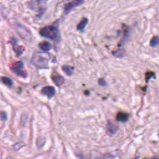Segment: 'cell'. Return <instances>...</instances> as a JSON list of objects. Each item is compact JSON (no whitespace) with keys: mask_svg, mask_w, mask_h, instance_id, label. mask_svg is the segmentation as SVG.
<instances>
[{"mask_svg":"<svg viewBox=\"0 0 159 159\" xmlns=\"http://www.w3.org/2000/svg\"><path fill=\"white\" fill-rule=\"evenodd\" d=\"M46 1H32L29 2V7L31 10L36 11L42 16L46 10Z\"/></svg>","mask_w":159,"mask_h":159,"instance_id":"277c9868","label":"cell"},{"mask_svg":"<svg viewBox=\"0 0 159 159\" xmlns=\"http://www.w3.org/2000/svg\"><path fill=\"white\" fill-rule=\"evenodd\" d=\"M39 47L41 50L45 51V52L49 51L50 50H51V48H52V46L51 44L47 41H44V42H42L40 44H39Z\"/></svg>","mask_w":159,"mask_h":159,"instance_id":"8fae6325","label":"cell"},{"mask_svg":"<svg viewBox=\"0 0 159 159\" xmlns=\"http://www.w3.org/2000/svg\"><path fill=\"white\" fill-rule=\"evenodd\" d=\"M159 44V36H154L153 37L151 41H150V45L151 47H156Z\"/></svg>","mask_w":159,"mask_h":159,"instance_id":"2e32d148","label":"cell"},{"mask_svg":"<svg viewBox=\"0 0 159 159\" xmlns=\"http://www.w3.org/2000/svg\"><path fill=\"white\" fill-rule=\"evenodd\" d=\"M98 84H99L100 85L103 86H106L107 85V83L106 82V81L104 80H103V79H99Z\"/></svg>","mask_w":159,"mask_h":159,"instance_id":"44dd1931","label":"cell"},{"mask_svg":"<svg viewBox=\"0 0 159 159\" xmlns=\"http://www.w3.org/2000/svg\"><path fill=\"white\" fill-rule=\"evenodd\" d=\"M24 145V144L22 142L17 143V144H15L14 146H13V149H14L15 151H19V150L23 147Z\"/></svg>","mask_w":159,"mask_h":159,"instance_id":"d6986e66","label":"cell"},{"mask_svg":"<svg viewBox=\"0 0 159 159\" xmlns=\"http://www.w3.org/2000/svg\"><path fill=\"white\" fill-rule=\"evenodd\" d=\"M83 3H84V1H81V0H75V1H72L68 3H66L64 5L65 13V14H68V13L71 11L73 8L81 5Z\"/></svg>","mask_w":159,"mask_h":159,"instance_id":"8992f818","label":"cell"},{"mask_svg":"<svg viewBox=\"0 0 159 159\" xmlns=\"http://www.w3.org/2000/svg\"><path fill=\"white\" fill-rule=\"evenodd\" d=\"M129 114L124 113H119L116 116L117 121L120 122H126L129 119Z\"/></svg>","mask_w":159,"mask_h":159,"instance_id":"7c38bea8","label":"cell"},{"mask_svg":"<svg viewBox=\"0 0 159 159\" xmlns=\"http://www.w3.org/2000/svg\"><path fill=\"white\" fill-rule=\"evenodd\" d=\"M16 30L19 36L26 41H30L32 39V34L29 29L21 23H17L16 25Z\"/></svg>","mask_w":159,"mask_h":159,"instance_id":"3957f363","label":"cell"},{"mask_svg":"<svg viewBox=\"0 0 159 159\" xmlns=\"http://www.w3.org/2000/svg\"><path fill=\"white\" fill-rule=\"evenodd\" d=\"M41 93L44 95L47 96L48 98H52L53 96H55L56 91L54 87L51 86H48L44 87L41 90Z\"/></svg>","mask_w":159,"mask_h":159,"instance_id":"52a82bcc","label":"cell"},{"mask_svg":"<svg viewBox=\"0 0 159 159\" xmlns=\"http://www.w3.org/2000/svg\"><path fill=\"white\" fill-rule=\"evenodd\" d=\"M118 126L111 121H108L107 124V132L109 135H113L118 130Z\"/></svg>","mask_w":159,"mask_h":159,"instance_id":"30bf717a","label":"cell"},{"mask_svg":"<svg viewBox=\"0 0 159 159\" xmlns=\"http://www.w3.org/2000/svg\"><path fill=\"white\" fill-rule=\"evenodd\" d=\"M46 143V139L42 137H40L37 139V146L38 148H42Z\"/></svg>","mask_w":159,"mask_h":159,"instance_id":"ac0fdd59","label":"cell"},{"mask_svg":"<svg viewBox=\"0 0 159 159\" xmlns=\"http://www.w3.org/2000/svg\"><path fill=\"white\" fill-rule=\"evenodd\" d=\"M152 159H159V158H158V157H154Z\"/></svg>","mask_w":159,"mask_h":159,"instance_id":"603a6c76","label":"cell"},{"mask_svg":"<svg viewBox=\"0 0 159 159\" xmlns=\"http://www.w3.org/2000/svg\"><path fill=\"white\" fill-rule=\"evenodd\" d=\"M1 82L8 86H11L13 85V81L12 80V79L6 77H1Z\"/></svg>","mask_w":159,"mask_h":159,"instance_id":"9a60e30c","label":"cell"},{"mask_svg":"<svg viewBox=\"0 0 159 159\" xmlns=\"http://www.w3.org/2000/svg\"><path fill=\"white\" fill-rule=\"evenodd\" d=\"M114 158H115V157H114V156L111 155V154L110 153H107L106 154V155H104L103 159H114Z\"/></svg>","mask_w":159,"mask_h":159,"instance_id":"ffe728a7","label":"cell"},{"mask_svg":"<svg viewBox=\"0 0 159 159\" xmlns=\"http://www.w3.org/2000/svg\"><path fill=\"white\" fill-rule=\"evenodd\" d=\"M62 68L63 72L68 76H71L73 72V68L71 66L64 65Z\"/></svg>","mask_w":159,"mask_h":159,"instance_id":"5bb4252c","label":"cell"},{"mask_svg":"<svg viewBox=\"0 0 159 159\" xmlns=\"http://www.w3.org/2000/svg\"><path fill=\"white\" fill-rule=\"evenodd\" d=\"M6 159H11V158H7Z\"/></svg>","mask_w":159,"mask_h":159,"instance_id":"cb8c5ba5","label":"cell"},{"mask_svg":"<svg viewBox=\"0 0 159 159\" xmlns=\"http://www.w3.org/2000/svg\"><path fill=\"white\" fill-rule=\"evenodd\" d=\"M113 55L114 56L118 57V58H121V57H122L125 55V50L123 48L118 49V50L113 52Z\"/></svg>","mask_w":159,"mask_h":159,"instance_id":"e0dca14e","label":"cell"},{"mask_svg":"<svg viewBox=\"0 0 159 159\" xmlns=\"http://www.w3.org/2000/svg\"><path fill=\"white\" fill-rule=\"evenodd\" d=\"M88 23V19L86 18V17H84V18H83L82 20L80 22V23L77 25V29L78 30H81V31H82V30H83V29L86 27Z\"/></svg>","mask_w":159,"mask_h":159,"instance_id":"4fadbf2b","label":"cell"},{"mask_svg":"<svg viewBox=\"0 0 159 159\" xmlns=\"http://www.w3.org/2000/svg\"><path fill=\"white\" fill-rule=\"evenodd\" d=\"M24 68V63L22 61L16 62L14 64H13L11 67V71L16 73L17 76H19L21 77L25 78L27 77V73L26 71L23 70Z\"/></svg>","mask_w":159,"mask_h":159,"instance_id":"5b68a950","label":"cell"},{"mask_svg":"<svg viewBox=\"0 0 159 159\" xmlns=\"http://www.w3.org/2000/svg\"><path fill=\"white\" fill-rule=\"evenodd\" d=\"M158 136H159V134H158Z\"/></svg>","mask_w":159,"mask_h":159,"instance_id":"484cf974","label":"cell"},{"mask_svg":"<svg viewBox=\"0 0 159 159\" xmlns=\"http://www.w3.org/2000/svg\"><path fill=\"white\" fill-rule=\"evenodd\" d=\"M1 119L2 121H6L7 119V114L6 113L2 111L1 113Z\"/></svg>","mask_w":159,"mask_h":159,"instance_id":"7402d4cb","label":"cell"},{"mask_svg":"<svg viewBox=\"0 0 159 159\" xmlns=\"http://www.w3.org/2000/svg\"><path fill=\"white\" fill-rule=\"evenodd\" d=\"M39 34L41 36L49 39L53 41H59L60 39V33L58 27L55 25L47 26L42 28Z\"/></svg>","mask_w":159,"mask_h":159,"instance_id":"6da1fadb","label":"cell"},{"mask_svg":"<svg viewBox=\"0 0 159 159\" xmlns=\"http://www.w3.org/2000/svg\"><path fill=\"white\" fill-rule=\"evenodd\" d=\"M50 56L47 53L36 52L32 57L31 62L39 68H47Z\"/></svg>","mask_w":159,"mask_h":159,"instance_id":"7a4b0ae2","label":"cell"},{"mask_svg":"<svg viewBox=\"0 0 159 159\" xmlns=\"http://www.w3.org/2000/svg\"><path fill=\"white\" fill-rule=\"evenodd\" d=\"M11 44H12V46L13 48V50H14L17 56L19 57L20 56L24 51V47L21 46H18L17 44V39H11Z\"/></svg>","mask_w":159,"mask_h":159,"instance_id":"ba28073f","label":"cell"},{"mask_svg":"<svg viewBox=\"0 0 159 159\" xmlns=\"http://www.w3.org/2000/svg\"><path fill=\"white\" fill-rule=\"evenodd\" d=\"M52 81L54 82V83L57 86H61L63 84L65 83V79L64 78L60 75L59 74L57 73H53L52 76H51Z\"/></svg>","mask_w":159,"mask_h":159,"instance_id":"9c48e42d","label":"cell"},{"mask_svg":"<svg viewBox=\"0 0 159 159\" xmlns=\"http://www.w3.org/2000/svg\"><path fill=\"white\" fill-rule=\"evenodd\" d=\"M54 159H57V158H54Z\"/></svg>","mask_w":159,"mask_h":159,"instance_id":"d4e9b609","label":"cell"}]
</instances>
